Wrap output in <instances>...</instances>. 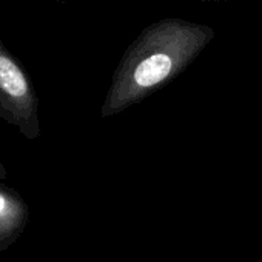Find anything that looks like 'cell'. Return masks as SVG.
I'll use <instances>...</instances> for the list:
<instances>
[{
    "label": "cell",
    "instance_id": "6da1fadb",
    "mask_svg": "<svg viewBox=\"0 0 262 262\" xmlns=\"http://www.w3.org/2000/svg\"><path fill=\"white\" fill-rule=\"evenodd\" d=\"M214 37L204 24L168 17L150 24L126 50L116 90H151L191 62Z\"/></svg>",
    "mask_w": 262,
    "mask_h": 262
},
{
    "label": "cell",
    "instance_id": "7a4b0ae2",
    "mask_svg": "<svg viewBox=\"0 0 262 262\" xmlns=\"http://www.w3.org/2000/svg\"><path fill=\"white\" fill-rule=\"evenodd\" d=\"M37 106L36 90L27 71L0 40V119L25 139H36L40 131Z\"/></svg>",
    "mask_w": 262,
    "mask_h": 262
},
{
    "label": "cell",
    "instance_id": "3957f363",
    "mask_svg": "<svg viewBox=\"0 0 262 262\" xmlns=\"http://www.w3.org/2000/svg\"><path fill=\"white\" fill-rule=\"evenodd\" d=\"M28 217L30 210L25 199L16 190L0 185V253L22 237Z\"/></svg>",
    "mask_w": 262,
    "mask_h": 262
},
{
    "label": "cell",
    "instance_id": "277c9868",
    "mask_svg": "<svg viewBox=\"0 0 262 262\" xmlns=\"http://www.w3.org/2000/svg\"><path fill=\"white\" fill-rule=\"evenodd\" d=\"M8 178V170L5 167V164L2 162V159H0V181H4Z\"/></svg>",
    "mask_w": 262,
    "mask_h": 262
},
{
    "label": "cell",
    "instance_id": "5b68a950",
    "mask_svg": "<svg viewBox=\"0 0 262 262\" xmlns=\"http://www.w3.org/2000/svg\"><path fill=\"white\" fill-rule=\"evenodd\" d=\"M198 2H222V0H198Z\"/></svg>",
    "mask_w": 262,
    "mask_h": 262
},
{
    "label": "cell",
    "instance_id": "8992f818",
    "mask_svg": "<svg viewBox=\"0 0 262 262\" xmlns=\"http://www.w3.org/2000/svg\"><path fill=\"white\" fill-rule=\"evenodd\" d=\"M59 2H65V0H59Z\"/></svg>",
    "mask_w": 262,
    "mask_h": 262
}]
</instances>
